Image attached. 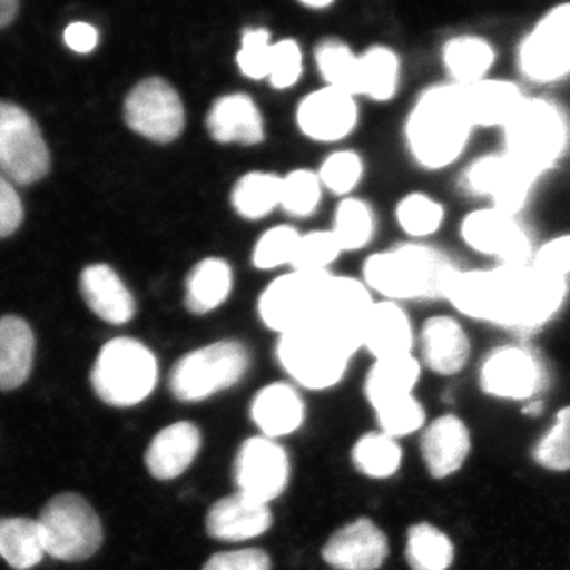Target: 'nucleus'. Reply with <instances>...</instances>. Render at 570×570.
<instances>
[{"mask_svg": "<svg viewBox=\"0 0 570 570\" xmlns=\"http://www.w3.org/2000/svg\"><path fill=\"white\" fill-rule=\"evenodd\" d=\"M444 208L426 194H409L396 206V220L404 234L426 238L436 234L444 223Z\"/></svg>", "mask_w": 570, "mask_h": 570, "instance_id": "40", "label": "nucleus"}, {"mask_svg": "<svg viewBox=\"0 0 570 570\" xmlns=\"http://www.w3.org/2000/svg\"><path fill=\"white\" fill-rule=\"evenodd\" d=\"M24 217L22 202L13 183L0 175V238L13 235Z\"/></svg>", "mask_w": 570, "mask_h": 570, "instance_id": "51", "label": "nucleus"}, {"mask_svg": "<svg viewBox=\"0 0 570 570\" xmlns=\"http://www.w3.org/2000/svg\"><path fill=\"white\" fill-rule=\"evenodd\" d=\"M63 40L70 50L86 55L91 52L99 43V32L88 22H71L63 32Z\"/></svg>", "mask_w": 570, "mask_h": 570, "instance_id": "52", "label": "nucleus"}, {"mask_svg": "<svg viewBox=\"0 0 570 570\" xmlns=\"http://www.w3.org/2000/svg\"><path fill=\"white\" fill-rule=\"evenodd\" d=\"M204 570H272V561L264 550L223 551L209 558Z\"/></svg>", "mask_w": 570, "mask_h": 570, "instance_id": "50", "label": "nucleus"}, {"mask_svg": "<svg viewBox=\"0 0 570 570\" xmlns=\"http://www.w3.org/2000/svg\"><path fill=\"white\" fill-rule=\"evenodd\" d=\"M200 448V430L194 423H174L153 439L146 450V468L154 479L174 480L194 463Z\"/></svg>", "mask_w": 570, "mask_h": 570, "instance_id": "25", "label": "nucleus"}, {"mask_svg": "<svg viewBox=\"0 0 570 570\" xmlns=\"http://www.w3.org/2000/svg\"><path fill=\"white\" fill-rule=\"evenodd\" d=\"M39 521L32 519H0V558L14 570L39 566L45 557Z\"/></svg>", "mask_w": 570, "mask_h": 570, "instance_id": "33", "label": "nucleus"}, {"mask_svg": "<svg viewBox=\"0 0 570 570\" xmlns=\"http://www.w3.org/2000/svg\"><path fill=\"white\" fill-rule=\"evenodd\" d=\"M48 171L50 151L32 116L0 100V175L18 186H29Z\"/></svg>", "mask_w": 570, "mask_h": 570, "instance_id": "9", "label": "nucleus"}, {"mask_svg": "<svg viewBox=\"0 0 570 570\" xmlns=\"http://www.w3.org/2000/svg\"><path fill=\"white\" fill-rule=\"evenodd\" d=\"M291 478L287 453L269 438H250L239 449L235 460V482L238 493L268 504L281 497Z\"/></svg>", "mask_w": 570, "mask_h": 570, "instance_id": "15", "label": "nucleus"}, {"mask_svg": "<svg viewBox=\"0 0 570 570\" xmlns=\"http://www.w3.org/2000/svg\"><path fill=\"white\" fill-rule=\"evenodd\" d=\"M472 129L461 86L455 82L431 86L409 112V153L420 167L441 170L463 154Z\"/></svg>", "mask_w": 570, "mask_h": 570, "instance_id": "2", "label": "nucleus"}, {"mask_svg": "<svg viewBox=\"0 0 570 570\" xmlns=\"http://www.w3.org/2000/svg\"><path fill=\"white\" fill-rule=\"evenodd\" d=\"M461 238L475 253L498 258L502 265H524L531 255L530 238L515 217L493 206L466 214Z\"/></svg>", "mask_w": 570, "mask_h": 570, "instance_id": "16", "label": "nucleus"}, {"mask_svg": "<svg viewBox=\"0 0 570 570\" xmlns=\"http://www.w3.org/2000/svg\"><path fill=\"white\" fill-rule=\"evenodd\" d=\"M543 370L532 352L519 346L493 348L480 365V387L487 395L527 400L543 385Z\"/></svg>", "mask_w": 570, "mask_h": 570, "instance_id": "17", "label": "nucleus"}, {"mask_svg": "<svg viewBox=\"0 0 570 570\" xmlns=\"http://www.w3.org/2000/svg\"><path fill=\"white\" fill-rule=\"evenodd\" d=\"M493 47L475 36H459L450 39L442 48V61L453 82L459 86L474 85L485 80L493 67Z\"/></svg>", "mask_w": 570, "mask_h": 570, "instance_id": "32", "label": "nucleus"}, {"mask_svg": "<svg viewBox=\"0 0 570 570\" xmlns=\"http://www.w3.org/2000/svg\"><path fill=\"white\" fill-rule=\"evenodd\" d=\"M326 564L337 570H376L389 557V540L370 519L337 530L322 550Z\"/></svg>", "mask_w": 570, "mask_h": 570, "instance_id": "19", "label": "nucleus"}, {"mask_svg": "<svg viewBox=\"0 0 570 570\" xmlns=\"http://www.w3.org/2000/svg\"><path fill=\"white\" fill-rule=\"evenodd\" d=\"M535 179L538 176L508 154H487L469 165L461 184L466 193L490 198L493 208L515 216L527 204Z\"/></svg>", "mask_w": 570, "mask_h": 570, "instance_id": "13", "label": "nucleus"}, {"mask_svg": "<svg viewBox=\"0 0 570 570\" xmlns=\"http://www.w3.org/2000/svg\"><path fill=\"white\" fill-rule=\"evenodd\" d=\"M502 130L504 154L538 178L568 151V118L557 104L540 97H524Z\"/></svg>", "mask_w": 570, "mask_h": 570, "instance_id": "4", "label": "nucleus"}, {"mask_svg": "<svg viewBox=\"0 0 570 570\" xmlns=\"http://www.w3.org/2000/svg\"><path fill=\"white\" fill-rule=\"evenodd\" d=\"M250 366V355L239 341H219L189 352L170 374V390L183 403H198L238 384Z\"/></svg>", "mask_w": 570, "mask_h": 570, "instance_id": "7", "label": "nucleus"}, {"mask_svg": "<svg viewBox=\"0 0 570 570\" xmlns=\"http://www.w3.org/2000/svg\"><path fill=\"white\" fill-rule=\"evenodd\" d=\"M354 352L314 322L281 335L277 360L303 387L324 390L346 374Z\"/></svg>", "mask_w": 570, "mask_h": 570, "instance_id": "6", "label": "nucleus"}, {"mask_svg": "<svg viewBox=\"0 0 570 570\" xmlns=\"http://www.w3.org/2000/svg\"><path fill=\"white\" fill-rule=\"evenodd\" d=\"M206 129L223 145L255 146L264 141V116L253 97L234 92L219 97L206 116Z\"/></svg>", "mask_w": 570, "mask_h": 570, "instance_id": "20", "label": "nucleus"}, {"mask_svg": "<svg viewBox=\"0 0 570 570\" xmlns=\"http://www.w3.org/2000/svg\"><path fill=\"white\" fill-rule=\"evenodd\" d=\"M406 558L412 570H448L455 558L452 540L430 523L409 528Z\"/></svg>", "mask_w": 570, "mask_h": 570, "instance_id": "36", "label": "nucleus"}, {"mask_svg": "<svg viewBox=\"0 0 570 570\" xmlns=\"http://www.w3.org/2000/svg\"><path fill=\"white\" fill-rule=\"evenodd\" d=\"M333 275L296 272L277 277L258 298V316L273 332L285 335L309 324Z\"/></svg>", "mask_w": 570, "mask_h": 570, "instance_id": "10", "label": "nucleus"}, {"mask_svg": "<svg viewBox=\"0 0 570 570\" xmlns=\"http://www.w3.org/2000/svg\"><path fill=\"white\" fill-rule=\"evenodd\" d=\"M535 463L550 471H569L570 469V406L558 412L554 425L550 428L534 452Z\"/></svg>", "mask_w": 570, "mask_h": 570, "instance_id": "43", "label": "nucleus"}, {"mask_svg": "<svg viewBox=\"0 0 570 570\" xmlns=\"http://www.w3.org/2000/svg\"><path fill=\"white\" fill-rule=\"evenodd\" d=\"M316 63L330 88L360 96V56L344 41L328 39L316 48Z\"/></svg>", "mask_w": 570, "mask_h": 570, "instance_id": "37", "label": "nucleus"}, {"mask_svg": "<svg viewBox=\"0 0 570 570\" xmlns=\"http://www.w3.org/2000/svg\"><path fill=\"white\" fill-rule=\"evenodd\" d=\"M456 272L448 255L415 243L371 255L363 266L366 287L390 302L445 298Z\"/></svg>", "mask_w": 570, "mask_h": 570, "instance_id": "3", "label": "nucleus"}, {"mask_svg": "<svg viewBox=\"0 0 570 570\" xmlns=\"http://www.w3.org/2000/svg\"><path fill=\"white\" fill-rule=\"evenodd\" d=\"M303 56L295 40L285 39L273 45L268 80L273 88L284 91L302 78Z\"/></svg>", "mask_w": 570, "mask_h": 570, "instance_id": "48", "label": "nucleus"}, {"mask_svg": "<svg viewBox=\"0 0 570 570\" xmlns=\"http://www.w3.org/2000/svg\"><path fill=\"white\" fill-rule=\"evenodd\" d=\"M414 344L411 321L396 302H376L371 309L363 336L366 347L376 360L409 355Z\"/></svg>", "mask_w": 570, "mask_h": 570, "instance_id": "26", "label": "nucleus"}, {"mask_svg": "<svg viewBox=\"0 0 570 570\" xmlns=\"http://www.w3.org/2000/svg\"><path fill=\"white\" fill-rule=\"evenodd\" d=\"M363 176V163L354 151H337L326 157L318 171L322 186L333 194L346 195L358 186Z\"/></svg>", "mask_w": 570, "mask_h": 570, "instance_id": "47", "label": "nucleus"}, {"mask_svg": "<svg viewBox=\"0 0 570 570\" xmlns=\"http://www.w3.org/2000/svg\"><path fill=\"white\" fill-rule=\"evenodd\" d=\"M519 69L528 80L547 85L570 75V3L540 18L519 48Z\"/></svg>", "mask_w": 570, "mask_h": 570, "instance_id": "12", "label": "nucleus"}, {"mask_svg": "<svg viewBox=\"0 0 570 570\" xmlns=\"http://www.w3.org/2000/svg\"><path fill=\"white\" fill-rule=\"evenodd\" d=\"M272 37L266 29H247L243 33L242 47L236 55L238 69L249 80H266L272 63L273 45Z\"/></svg>", "mask_w": 570, "mask_h": 570, "instance_id": "45", "label": "nucleus"}, {"mask_svg": "<svg viewBox=\"0 0 570 570\" xmlns=\"http://www.w3.org/2000/svg\"><path fill=\"white\" fill-rule=\"evenodd\" d=\"M374 214L370 205L358 198H344L337 205L333 235L343 250H358L371 242L374 234Z\"/></svg>", "mask_w": 570, "mask_h": 570, "instance_id": "39", "label": "nucleus"}, {"mask_svg": "<svg viewBox=\"0 0 570 570\" xmlns=\"http://www.w3.org/2000/svg\"><path fill=\"white\" fill-rule=\"evenodd\" d=\"M302 3L311 10H325L333 6L332 0H303Z\"/></svg>", "mask_w": 570, "mask_h": 570, "instance_id": "54", "label": "nucleus"}, {"mask_svg": "<svg viewBox=\"0 0 570 570\" xmlns=\"http://www.w3.org/2000/svg\"><path fill=\"white\" fill-rule=\"evenodd\" d=\"M376 415L382 433L393 439L415 433L425 423V411L412 395L376 409Z\"/></svg>", "mask_w": 570, "mask_h": 570, "instance_id": "46", "label": "nucleus"}, {"mask_svg": "<svg viewBox=\"0 0 570 570\" xmlns=\"http://www.w3.org/2000/svg\"><path fill=\"white\" fill-rule=\"evenodd\" d=\"M374 303L365 283L354 277L333 276L311 322L332 333L355 354L363 347L365 326Z\"/></svg>", "mask_w": 570, "mask_h": 570, "instance_id": "14", "label": "nucleus"}, {"mask_svg": "<svg viewBox=\"0 0 570 570\" xmlns=\"http://www.w3.org/2000/svg\"><path fill=\"white\" fill-rule=\"evenodd\" d=\"M355 468L373 479H387L396 474L403 452L395 439L382 433L365 434L356 442L352 452Z\"/></svg>", "mask_w": 570, "mask_h": 570, "instance_id": "38", "label": "nucleus"}, {"mask_svg": "<svg viewBox=\"0 0 570 570\" xmlns=\"http://www.w3.org/2000/svg\"><path fill=\"white\" fill-rule=\"evenodd\" d=\"M322 198V183L317 174L294 170L283 176L281 206L296 217H307L316 212Z\"/></svg>", "mask_w": 570, "mask_h": 570, "instance_id": "42", "label": "nucleus"}, {"mask_svg": "<svg viewBox=\"0 0 570 570\" xmlns=\"http://www.w3.org/2000/svg\"><path fill=\"white\" fill-rule=\"evenodd\" d=\"M36 337L28 322L0 317V392L21 387L31 376Z\"/></svg>", "mask_w": 570, "mask_h": 570, "instance_id": "29", "label": "nucleus"}, {"mask_svg": "<svg viewBox=\"0 0 570 570\" xmlns=\"http://www.w3.org/2000/svg\"><path fill=\"white\" fill-rule=\"evenodd\" d=\"M358 121V107L351 94L330 88L311 92L298 105L296 124L314 141L332 142L346 138Z\"/></svg>", "mask_w": 570, "mask_h": 570, "instance_id": "18", "label": "nucleus"}, {"mask_svg": "<svg viewBox=\"0 0 570 570\" xmlns=\"http://www.w3.org/2000/svg\"><path fill=\"white\" fill-rule=\"evenodd\" d=\"M273 515L268 504L254 501L245 494L220 499L206 515V531L224 542H245L269 530Z\"/></svg>", "mask_w": 570, "mask_h": 570, "instance_id": "21", "label": "nucleus"}, {"mask_svg": "<svg viewBox=\"0 0 570 570\" xmlns=\"http://www.w3.org/2000/svg\"><path fill=\"white\" fill-rule=\"evenodd\" d=\"M419 377L420 365L412 354L376 360L366 377L367 401L376 411L385 404L411 396Z\"/></svg>", "mask_w": 570, "mask_h": 570, "instance_id": "31", "label": "nucleus"}, {"mask_svg": "<svg viewBox=\"0 0 570 570\" xmlns=\"http://www.w3.org/2000/svg\"><path fill=\"white\" fill-rule=\"evenodd\" d=\"M532 266L546 275L566 279L570 275V234L557 236L540 246Z\"/></svg>", "mask_w": 570, "mask_h": 570, "instance_id": "49", "label": "nucleus"}, {"mask_svg": "<svg viewBox=\"0 0 570 570\" xmlns=\"http://www.w3.org/2000/svg\"><path fill=\"white\" fill-rule=\"evenodd\" d=\"M568 283L534 266L501 265L491 269L459 272L445 294L456 311L475 321L535 328L561 309Z\"/></svg>", "mask_w": 570, "mask_h": 570, "instance_id": "1", "label": "nucleus"}, {"mask_svg": "<svg viewBox=\"0 0 570 570\" xmlns=\"http://www.w3.org/2000/svg\"><path fill=\"white\" fill-rule=\"evenodd\" d=\"M420 346L426 367L442 376L460 373L471 354V343L463 326L450 316L428 318L420 332Z\"/></svg>", "mask_w": 570, "mask_h": 570, "instance_id": "24", "label": "nucleus"}, {"mask_svg": "<svg viewBox=\"0 0 570 570\" xmlns=\"http://www.w3.org/2000/svg\"><path fill=\"white\" fill-rule=\"evenodd\" d=\"M37 521L45 553L55 560L86 561L102 547V521L80 494L61 493L50 499Z\"/></svg>", "mask_w": 570, "mask_h": 570, "instance_id": "8", "label": "nucleus"}, {"mask_svg": "<svg viewBox=\"0 0 570 570\" xmlns=\"http://www.w3.org/2000/svg\"><path fill=\"white\" fill-rule=\"evenodd\" d=\"M18 2L14 0H0V29L9 26L18 13Z\"/></svg>", "mask_w": 570, "mask_h": 570, "instance_id": "53", "label": "nucleus"}, {"mask_svg": "<svg viewBox=\"0 0 570 570\" xmlns=\"http://www.w3.org/2000/svg\"><path fill=\"white\" fill-rule=\"evenodd\" d=\"M283 176L269 171L243 175L232 189V206L245 219L257 220L281 206Z\"/></svg>", "mask_w": 570, "mask_h": 570, "instance_id": "34", "label": "nucleus"}, {"mask_svg": "<svg viewBox=\"0 0 570 570\" xmlns=\"http://www.w3.org/2000/svg\"><path fill=\"white\" fill-rule=\"evenodd\" d=\"M124 119L135 134L146 140L175 141L186 126V111L178 91L159 77L146 78L127 96Z\"/></svg>", "mask_w": 570, "mask_h": 570, "instance_id": "11", "label": "nucleus"}, {"mask_svg": "<svg viewBox=\"0 0 570 570\" xmlns=\"http://www.w3.org/2000/svg\"><path fill=\"white\" fill-rule=\"evenodd\" d=\"M157 376L156 355L141 341L115 337L105 344L94 363L91 385L104 403L130 407L151 395Z\"/></svg>", "mask_w": 570, "mask_h": 570, "instance_id": "5", "label": "nucleus"}, {"mask_svg": "<svg viewBox=\"0 0 570 570\" xmlns=\"http://www.w3.org/2000/svg\"><path fill=\"white\" fill-rule=\"evenodd\" d=\"M542 411V401H534V403L528 404V406L523 409V414L532 415V417H535V415H539Z\"/></svg>", "mask_w": 570, "mask_h": 570, "instance_id": "55", "label": "nucleus"}, {"mask_svg": "<svg viewBox=\"0 0 570 570\" xmlns=\"http://www.w3.org/2000/svg\"><path fill=\"white\" fill-rule=\"evenodd\" d=\"M343 253L336 236L332 230L311 232L302 235L298 250H296L292 269L296 272H326V266L333 264Z\"/></svg>", "mask_w": 570, "mask_h": 570, "instance_id": "44", "label": "nucleus"}, {"mask_svg": "<svg viewBox=\"0 0 570 570\" xmlns=\"http://www.w3.org/2000/svg\"><path fill=\"white\" fill-rule=\"evenodd\" d=\"M461 91L474 127H504L524 100L515 82L491 78L461 86Z\"/></svg>", "mask_w": 570, "mask_h": 570, "instance_id": "27", "label": "nucleus"}, {"mask_svg": "<svg viewBox=\"0 0 570 570\" xmlns=\"http://www.w3.org/2000/svg\"><path fill=\"white\" fill-rule=\"evenodd\" d=\"M80 291L89 309L107 324H127L137 313L134 295L111 266H86L80 276Z\"/></svg>", "mask_w": 570, "mask_h": 570, "instance_id": "22", "label": "nucleus"}, {"mask_svg": "<svg viewBox=\"0 0 570 570\" xmlns=\"http://www.w3.org/2000/svg\"><path fill=\"white\" fill-rule=\"evenodd\" d=\"M400 82V59L387 47H373L360 56V96L376 102L393 99Z\"/></svg>", "mask_w": 570, "mask_h": 570, "instance_id": "35", "label": "nucleus"}, {"mask_svg": "<svg viewBox=\"0 0 570 570\" xmlns=\"http://www.w3.org/2000/svg\"><path fill=\"white\" fill-rule=\"evenodd\" d=\"M250 415L265 438L287 436L302 426L305 404L291 385L272 384L254 397Z\"/></svg>", "mask_w": 570, "mask_h": 570, "instance_id": "28", "label": "nucleus"}, {"mask_svg": "<svg viewBox=\"0 0 570 570\" xmlns=\"http://www.w3.org/2000/svg\"><path fill=\"white\" fill-rule=\"evenodd\" d=\"M234 287V272L224 258L206 257L190 269L186 281V307L206 316L227 302Z\"/></svg>", "mask_w": 570, "mask_h": 570, "instance_id": "30", "label": "nucleus"}, {"mask_svg": "<svg viewBox=\"0 0 570 570\" xmlns=\"http://www.w3.org/2000/svg\"><path fill=\"white\" fill-rule=\"evenodd\" d=\"M302 235L291 225H277L269 228L254 247L255 268L273 269L277 266L294 264Z\"/></svg>", "mask_w": 570, "mask_h": 570, "instance_id": "41", "label": "nucleus"}, {"mask_svg": "<svg viewBox=\"0 0 570 570\" xmlns=\"http://www.w3.org/2000/svg\"><path fill=\"white\" fill-rule=\"evenodd\" d=\"M420 449L428 472L434 479H445L463 466L471 452V436L456 415H442L426 428Z\"/></svg>", "mask_w": 570, "mask_h": 570, "instance_id": "23", "label": "nucleus"}]
</instances>
